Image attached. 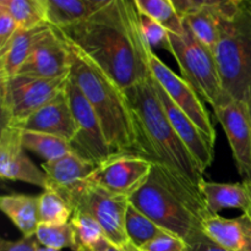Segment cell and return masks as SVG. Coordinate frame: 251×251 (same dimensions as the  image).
<instances>
[{
	"label": "cell",
	"mask_w": 251,
	"mask_h": 251,
	"mask_svg": "<svg viewBox=\"0 0 251 251\" xmlns=\"http://www.w3.org/2000/svg\"><path fill=\"white\" fill-rule=\"evenodd\" d=\"M56 31L124 91L152 76V49L142 34L135 0H109L92 16Z\"/></svg>",
	"instance_id": "cell-1"
},
{
	"label": "cell",
	"mask_w": 251,
	"mask_h": 251,
	"mask_svg": "<svg viewBox=\"0 0 251 251\" xmlns=\"http://www.w3.org/2000/svg\"><path fill=\"white\" fill-rule=\"evenodd\" d=\"M125 93L134 115L142 157L162 164L199 189L203 172L167 118L152 76L125 90Z\"/></svg>",
	"instance_id": "cell-2"
},
{
	"label": "cell",
	"mask_w": 251,
	"mask_h": 251,
	"mask_svg": "<svg viewBox=\"0 0 251 251\" xmlns=\"http://www.w3.org/2000/svg\"><path fill=\"white\" fill-rule=\"evenodd\" d=\"M129 201L166 232L185 242L202 230L203 221L211 216L199 189L154 162L147 181Z\"/></svg>",
	"instance_id": "cell-3"
},
{
	"label": "cell",
	"mask_w": 251,
	"mask_h": 251,
	"mask_svg": "<svg viewBox=\"0 0 251 251\" xmlns=\"http://www.w3.org/2000/svg\"><path fill=\"white\" fill-rule=\"evenodd\" d=\"M68 46L71 51L70 77L92 105L109 146L115 153L142 156L125 91L78 49Z\"/></svg>",
	"instance_id": "cell-4"
},
{
	"label": "cell",
	"mask_w": 251,
	"mask_h": 251,
	"mask_svg": "<svg viewBox=\"0 0 251 251\" xmlns=\"http://www.w3.org/2000/svg\"><path fill=\"white\" fill-rule=\"evenodd\" d=\"M223 87L232 100L249 104L251 97V1H242L237 14L221 20L215 50Z\"/></svg>",
	"instance_id": "cell-5"
},
{
	"label": "cell",
	"mask_w": 251,
	"mask_h": 251,
	"mask_svg": "<svg viewBox=\"0 0 251 251\" xmlns=\"http://www.w3.org/2000/svg\"><path fill=\"white\" fill-rule=\"evenodd\" d=\"M169 53L176 58L181 77L213 109L232 100L223 87L215 54L199 42L188 27L183 36L169 33Z\"/></svg>",
	"instance_id": "cell-6"
},
{
	"label": "cell",
	"mask_w": 251,
	"mask_h": 251,
	"mask_svg": "<svg viewBox=\"0 0 251 251\" xmlns=\"http://www.w3.org/2000/svg\"><path fill=\"white\" fill-rule=\"evenodd\" d=\"M69 76L56 80H42L20 75L0 78L1 127L17 129L65 88Z\"/></svg>",
	"instance_id": "cell-7"
},
{
	"label": "cell",
	"mask_w": 251,
	"mask_h": 251,
	"mask_svg": "<svg viewBox=\"0 0 251 251\" xmlns=\"http://www.w3.org/2000/svg\"><path fill=\"white\" fill-rule=\"evenodd\" d=\"M69 100L76 124V135L70 141L71 152L80 158L100 166L115 154L108 144L102 125L77 83L69 76L66 83Z\"/></svg>",
	"instance_id": "cell-8"
},
{
	"label": "cell",
	"mask_w": 251,
	"mask_h": 251,
	"mask_svg": "<svg viewBox=\"0 0 251 251\" xmlns=\"http://www.w3.org/2000/svg\"><path fill=\"white\" fill-rule=\"evenodd\" d=\"M129 198L105 191L88 181V185L74 211L92 216L104 232L105 238L122 251H140L132 244L126 230V211Z\"/></svg>",
	"instance_id": "cell-9"
},
{
	"label": "cell",
	"mask_w": 251,
	"mask_h": 251,
	"mask_svg": "<svg viewBox=\"0 0 251 251\" xmlns=\"http://www.w3.org/2000/svg\"><path fill=\"white\" fill-rule=\"evenodd\" d=\"M150 68L152 77L168 93L172 100L193 120L211 146L215 147L216 129L210 118V113L195 90L183 77L168 68L154 50L150 51Z\"/></svg>",
	"instance_id": "cell-10"
},
{
	"label": "cell",
	"mask_w": 251,
	"mask_h": 251,
	"mask_svg": "<svg viewBox=\"0 0 251 251\" xmlns=\"http://www.w3.org/2000/svg\"><path fill=\"white\" fill-rule=\"evenodd\" d=\"M153 162L139 154L115 153L96 167L88 181L105 191L130 198L147 181Z\"/></svg>",
	"instance_id": "cell-11"
},
{
	"label": "cell",
	"mask_w": 251,
	"mask_h": 251,
	"mask_svg": "<svg viewBox=\"0 0 251 251\" xmlns=\"http://www.w3.org/2000/svg\"><path fill=\"white\" fill-rule=\"evenodd\" d=\"M232 149L237 169L244 183H251V114L249 104L229 100L213 109Z\"/></svg>",
	"instance_id": "cell-12"
},
{
	"label": "cell",
	"mask_w": 251,
	"mask_h": 251,
	"mask_svg": "<svg viewBox=\"0 0 251 251\" xmlns=\"http://www.w3.org/2000/svg\"><path fill=\"white\" fill-rule=\"evenodd\" d=\"M70 69V48L61 34L50 27L43 38L36 44L16 75L42 80H56L68 77Z\"/></svg>",
	"instance_id": "cell-13"
},
{
	"label": "cell",
	"mask_w": 251,
	"mask_h": 251,
	"mask_svg": "<svg viewBox=\"0 0 251 251\" xmlns=\"http://www.w3.org/2000/svg\"><path fill=\"white\" fill-rule=\"evenodd\" d=\"M42 169L47 176L46 189L59 194L74 211L78 199L87 188L88 179L96 166L71 152L54 161L44 162Z\"/></svg>",
	"instance_id": "cell-14"
},
{
	"label": "cell",
	"mask_w": 251,
	"mask_h": 251,
	"mask_svg": "<svg viewBox=\"0 0 251 251\" xmlns=\"http://www.w3.org/2000/svg\"><path fill=\"white\" fill-rule=\"evenodd\" d=\"M0 176L4 180L22 181L47 188V176L31 161L22 146L20 130L1 127L0 134Z\"/></svg>",
	"instance_id": "cell-15"
},
{
	"label": "cell",
	"mask_w": 251,
	"mask_h": 251,
	"mask_svg": "<svg viewBox=\"0 0 251 251\" xmlns=\"http://www.w3.org/2000/svg\"><path fill=\"white\" fill-rule=\"evenodd\" d=\"M153 85L172 126L174 127L176 132L180 137L186 149L189 150L191 156L195 158L196 163L200 167L201 171L205 173V171L212 164L213 158H215V147L211 146L210 142L206 140L202 132L194 124L193 120L172 100L168 93L161 87V85L154 78Z\"/></svg>",
	"instance_id": "cell-16"
},
{
	"label": "cell",
	"mask_w": 251,
	"mask_h": 251,
	"mask_svg": "<svg viewBox=\"0 0 251 251\" xmlns=\"http://www.w3.org/2000/svg\"><path fill=\"white\" fill-rule=\"evenodd\" d=\"M17 130L54 135L70 142L76 135V124L66 86L50 102L22 123Z\"/></svg>",
	"instance_id": "cell-17"
},
{
	"label": "cell",
	"mask_w": 251,
	"mask_h": 251,
	"mask_svg": "<svg viewBox=\"0 0 251 251\" xmlns=\"http://www.w3.org/2000/svg\"><path fill=\"white\" fill-rule=\"evenodd\" d=\"M208 239L226 251H251V216L243 213L235 218L208 216L202 223Z\"/></svg>",
	"instance_id": "cell-18"
},
{
	"label": "cell",
	"mask_w": 251,
	"mask_h": 251,
	"mask_svg": "<svg viewBox=\"0 0 251 251\" xmlns=\"http://www.w3.org/2000/svg\"><path fill=\"white\" fill-rule=\"evenodd\" d=\"M210 215H218L223 210H242L243 213L250 208V194L247 183H215L203 179L199 185Z\"/></svg>",
	"instance_id": "cell-19"
},
{
	"label": "cell",
	"mask_w": 251,
	"mask_h": 251,
	"mask_svg": "<svg viewBox=\"0 0 251 251\" xmlns=\"http://www.w3.org/2000/svg\"><path fill=\"white\" fill-rule=\"evenodd\" d=\"M50 27L49 25H43L32 29H17L7 46L0 50V78H9L16 75L36 44Z\"/></svg>",
	"instance_id": "cell-20"
},
{
	"label": "cell",
	"mask_w": 251,
	"mask_h": 251,
	"mask_svg": "<svg viewBox=\"0 0 251 251\" xmlns=\"http://www.w3.org/2000/svg\"><path fill=\"white\" fill-rule=\"evenodd\" d=\"M109 0H47V22L60 29L78 24L102 9Z\"/></svg>",
	"instance_id": "cell-21"
},
{
	"label": "cell",
	"mask_w": 251,
	"mask_h": 251,
	"mask_svg": "<svg viewBox=\"0 0 251 251\" xmlns=\"http://www.w3.org/2000/svg\"><path fill=\"white\" fill-rule=\"evenodd\" d=\"M0 208L26 238L34 237L39 226V195L10 194L1 196Z\"/></svg>",
	"instance_id": "cell-22"
},
{
	"label": "cell",
	"mask_w": 251,
	"mask_h": 251,
	"mask_svg": "<svg viewBox=\"0 0 251 251\" xmlns=\"http://www.w3.org/2000/svg\"><path fill=\"white\" fill-rule=\"evenodd\" d=\"M218 0H202L199 10L183 17L184 25L199 42L215 54L220 41L221 17L217 12Z\"/></svg>",
	"instance_id": "cell-23"
},
{
	"label": "cell",
	"mask_w": 251,
	"mask_h": 251,
	"mask_svg": "<svg viewBox=\"0 0 251 251\" xmlns=\"http://www.w3.org/2000/svg\"><path fill=\"white\" fill-rule=\"evenodd\" d=\"M22 146L27 151L33 152L44 162L54 161L56 158L71 153L70 142L54 135L43 134L36 131H25L20 130Z\"/></svg>",
	"instance_id": "cell-24"
},
{
	"label": "cell",
	"mask_w": 251,
	"mask_h": 251,
	"mask_svg": "<svg viewBox=\"0 0 251 251\" xmlns=\"http://www.w3.org/2000/svg\"><path fill=\"white\" fill-rule=\"evenodd\" d=\"M11 14L19 28L32 29L48 25L47 22V0H0Z\"/></svg>",
	"instance_id": "cell-25"
},
{
	"label": "cell",
	"mask_w": 251,
	"mask_h": 251,
	"mask_svg": "<svg viewBox=\"0 0 251 251\" xmlns=\"http://www.w3.org/2000/svg\"><path fill=\"white\" fill-rule=\"evenodd\" d=\"M70 223L74 233L71 251H92L105 238L100 223L88 213L74 211Z\"/></svg>",
	"instance_id": "cell-26"
},
{
	"label": "cell",
	"mask_w": 251,
	"mask_h": 251,
	"mask_svg": "<svg viewBox=\"0 0 251 251\" xmlns=\"http://www.w3.org/2000/svg\"><path fill=\"white\" fill-rule=\"evenodd\" d=\"M140 12L147 15L163 26L169 33L183 36L184 21L176 12L172 0H135Z\"/></svg>",
	"instance_id": "cell-27"
},
{
	"label": "cell",
	"mask_w": 251,
	"mask_h": 251,
	"mask_svg": "<svg viewBox=\"0 0 251 251\" xmlns=\"http://www.w3.org/2000/svg\"><path fill=\"white\" fill-rule=\"evenodd\" d=\"M126 230L130 240L139 250L140 248L156 239L159 235L168 233L163 228L157 226L153 221L150 220L147 216L140 212L131 203L126 211Z\"/></svg>",
	"instance_id": "cell-28"
},
{
	"label": "cell",
	"mask_w": 251,
	"mask_h": 251,
	"mask_svg": "<svg viewBox=\"0 0 251 251\" xmlns=\"http://www.w3.org/2000/svg\"><path fill=\"white\" fill-rule=\"evenodd\" d=\"M73 213L70 205L55 191L46 189L39 195V222L43 225H66Z\"/></svg>",
	"instance_id": "cell-29"
},
{
	"label": "cell",
	"mask_w": 251,
	"mask_h": 251,
	"mask_svg": "<svg viewBox=\"0 0 251 251\" xmlns=\"http://www.w3.org/2000/svg\"><path fill=\"white\" fill-rule=\"evenodd\" d=\"M34 237L42 247L61 250L73 247L74 233L71 223L66 225H43L39 223Z\"/></svg>",
	"instance_id": "cell-30"
},
{
	"label": "cell",
	"mask_w": 251,
	"mask_h": 251,
	"mask_svg": "<svg viewBox=\"0 0 251 251\" xmlns=\"http://www.w3.org/2000/svg\"><path fill=\"white\" fill-rule=\"evenodd\" d=\"M142 34L150 48H163L169 51V32L147 15L140 12Z\"/></svg>",
	"instance_id": "cell-31"
},
{
	"label": "cell",
	"mask_w": 251,
	"mask_h": 251,
	"mask_svg": "<svg viewBox=\"0 0 251 251\" xmlns=\"http://www.w3.org/2000/svg\"><path fill=\"white\" fill-rule=\"evenodd\" d=\"M140 251H189V245L181 238L164 233L140 248Z\"/></svg>",
	"instance_id": "cell-32"
},
{
	"label": "cell",
	"mask_w": 251,
	"mask_h": 251,
	"mask_svg": "<svg viewBox=\"0 0 251 251\" xmlns=\"http://www.w3.org/2000/svg\"><path fill=\"white\" fill-rule=\"evenodd\" d=\"M17 29L19 25L16 24L14 17L7 11L6 7L0 5V50L7 46Z\"/></svg>",
	"instance_id": "cell-33"
},
{
	"label": "cell",
	"mask_w": 251,
	"mask_h": 251,
	"mask_svg": "<svg viewBox=\"0 0 251 251\" xmlns=\"http://www.w3.org/2000/svg\"><path fill=\"white\" fill-rule=\"evenodd\" d=\"M39 243L36 237H22L19 240L1 239L0 242V251H37Z\"/></svg>",
	"instance_id": "cell-34"
},
{
	"label": "cell",
	"mask_w": 251,
	"mask_h": 251,
	"mask_svg": "<svg viewBox=\"0 0 251 251\" xmlns=\"http://www.w3.org/2000/svg\"><path fill=\"white\" fill-rule=\"evenodd\" d=\"M186 243L189 245V251H226L208 239L202 230L196 232Z\"/></svg>",
	"instance_id": "cell-35"
},
{
	"label": "cell",
	"mask_w": 251,
	"mask_h": 251,
	"mask_svg": "<svg viewBox=\"0 0 251 251\" xmlns=\"http://www.w3.org/2000/svg\"><path fill=\"white\" fill-rule=\"evenodd\" d=\"M92 251H122V250L118 249V248L114 247V245H113L107 238H104V239H102L97 245H96V248Z\"/></svg>",
	"instance_id": "cell-36"
},
{
	"label": "cell",
	"mask_w": 251,
	"mask_h": 251,
	"mask_svg": "<svg viewBox=\"0 0 251 251\" xmlns=\"http://www.w3.org/2000/svg\"><path fill=\"white\" fill-rule=\"evenodd\" d=\"M37 251H61V250L51 249V248H47V247H42V245H39V248L37 249Z\"/></svg>",
	"instance_id": "cell-37"
},
{
	"label": "cell",
	"mask_w": 251,
	"mask_h": 251,
	"mask_svg": "<svg viewBox=\"0 0 251 251\" xmlns=\"http://www.w3.org/2000/svg\"><path fill=\"white\" fill-rule=\"evenodd\" d=\"M247 185H248V189H249V194H250V208H249V211L245 213H249V215L251 216V183H247Z\"/></svg>",
	"instance_id": "cell-38"
},
{
	"label": "cell",
	"mask_w": 251,
	"mask_h": 251,
	"mask_svg": "<svg viewBox=\"0 0 251 251\" xmlns=\"http://www.w3.org/2000/svg\"><path fill=\"white\" fill-rule=\"evenodd\" d=\"M249 108H250V114H251V97H250V102H249Z\"/></svg>",
	"instance_id": "cell-39"
}]
</instances>
